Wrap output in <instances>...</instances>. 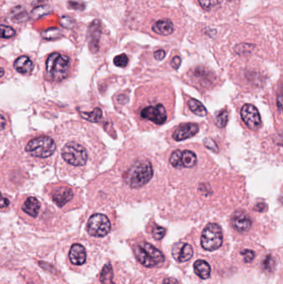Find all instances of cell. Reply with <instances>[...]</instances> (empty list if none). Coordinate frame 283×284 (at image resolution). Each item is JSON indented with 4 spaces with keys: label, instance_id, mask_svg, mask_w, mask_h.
Segmentation results:
<instances>
[{
    "label": "cell",
    "instance_id": "f1b7e54d",
    "mask_svg": "<svg viewBox=\"0 0 283 284\" xmlns=\"http://www.w3.org/2000/svg\"><path fill=\"white\" fill-rule=\"evenodd\" d=\"M241 254L243 256V260L245 262H251L255 258V253L250 249H245L241 252Z\"/></svg>",
    "mask_w": 283,
    "mask_h": 284
},
{
    "label": "cell",
    "instance_id": "d6986e66",
    "mask_svg": "<svg viewBox=\"0 0 283 284\" xmlns=\"http://www.w3.org/2000/svg\"><path fill=\"white\" fill-rule=\"evenodd\" d=\"M41 205L34 197H29L23 205V211L31 217H37L40 211Z\"/></svg>",
    "mask_w": 283,
    "mask_h": 284
},
{
    "label": "cell",
    "instance_id": "5bb4252c",
    "mask_svg": "<svg viewBox=\"0 0 283 284\" xmlns=\"http://www.w3.org/2000/svg\"><path fill=\"white\" fill-rule=\"evenodd\" d=\"M199 131V126L195 123H186L178 127L174 131L173 138L177 142L192 137Z\"/></svg>",
    "mask_w": 283,
    "mask_h": 284
},
{
    "label": "cell",
    "instance_id": "2e32d148",
    "mask_svg": "<svg viewBox=\"0 0 283 284\" xmlns=\"http://www.w3.org/2000/svg\"><path fill=\"white\" fill-rule=\"evenodd\" d=\"M69 259L74 265H82L87 260L86 249L82 244L75 243L71 246L69 252Z\"/></svg>",
    "mask_w": 283,
    "mask_h": 284
},
{
    "label": "cell",
    "instance_id": "e575fe53",
    "mask_svg": "<svg viewBox=\"0 0 283 284\" xmlns=\"http://www.w3.org/2000/svg\"><path fill=\"white\" fill-rule=\"evenodd\" d=\"M162 284H179V282L173 278H168V279H164Z\"/></svg>",
    "mask_w": 283,
    "mask_h": 284
},
{
    "label": "cell",
    "instance_id": "ba28073f",
    "mask_svg": "<svg viewBox=\"0 0 283 284\" xmlns=\"http://www.w3.org/2000/svg\"><path fill=\"white\" fill-rule=\"evenodd\" d=\"M170 164L177 169L192 168L197 164V156L191 150H174L169 158Z\"/></svg>",
    "mask_w": 283,
    "mask_h": 284
},
{
    "label": "cell",
    "instance_id": "9c48e42d",
    "mask_svg": "<svg viewBox=\"0 0 283 284\" xmlns=\"http://www.w3.org/2000/svg\"><path fill=\"white\" fill-rule=\"evenodd\" d=\"M141 116L144 120H150L157 125H161L167 120L166 110L162 104L150 105L142 110Z\"/></svg>",
    "mask_w": 283,
    "mask_h": 284
},
{
    "label": "cell",
    "instance_id": "603a6c76",
    "mask_svg": "<svg viewBox=\"0 0 283 284\" xmlns=\"http://www.w3.org/2000/svg\"><path fill=\"white\" fill-rule=\"evenodd\" d=\"M82 118L91 122H98L102 118V112L100 108H95L92 112H80Z\"/></svg>",
    "mask_w": 283,
    "mask_h": 284
},
{
    "label": "cell",
    "instance_id": "8992f818",
    "mask_svg": "<svg viewBox=\"0 0 283 284\" xmlns=\"http://www.w3.org/2000/svg\"><path fill=\"white\" fill-rule=\"evenodd\" d=\"M64 161L73 166H82L87 161V152L82 145L76 142H68L62 150Z\"/></svg>",
    "mask_w": 283,
    "mask_h": 284
},
{
    "label": "cell",
    "instance_id": "ac0fdd59",
    "mask_svg": "<svg viewBox=\"0 0 283 284\" xmlns=\"http://www.w3.org/2000/svg\"><path fill=\"white\" fill-rule=\"evenodd\" d=\"M14 69L19 73L27 74L30 73L33 71V63L30 58L27 56H21L19 58H17L14 62Z\"/></svg>",
    "mask_w": 283,
    "mask_h": 284
},
{
    "label": "cell",
    "instance_id": "f546056e",
    "mask_svg": "<svg viewBox=\"0 0 283 284\" xmlns=\"http://www.w3.org/2000/svg\"><path fill=\"white\" fill-rule=\"evenodd\" d=\"M204 145L209 148L210 150H212L214 152H218V145H217L213 140L211 139V138H206V139L204 140Z\"/></svg>",
    "mask_w": 283,
    "mask_h": 284
},
{
    "label": "cell",
    "instance_id": "484cf974",
    "mask_svg": "<svg viewBox=\"0 0 283 284\" xmlns=\"http://www.w3.org/2000/svg\"><path fill=\"white\" fill-rule=\"evenodd\" d=\"M198 1L202 8L206 11H210L219 3V0H198Z\"/></svg>",
    "mask_w": 283,
    "mask_h": 284
},
{
    "label": "cell",
    "instance_id": "3957f363",
    "mask_svg": "<svg viewBox=\"0 0 283 284\" xmlns=\"http://www.w3.org/2000/svg\"><path fill=\"white\" fill-rule=\"evenodd\" d=\"M70 60L65 55L53 52L46 62L47 76L52 82H62L68 77Z\"/></svg>",
    "mask_w": 283,
    "mask_h": 284
},
{
    "label": "cell",
    "instance_id": "7a4b0ae2",
    "mask_svg": "<svg viewBox=\"0 0 283 284\" xmlns=\"http://www.w3.org/2000/svg\"><path fill=\"white\" fill-rule=\"evenodd\" d=\"M134 254L137 261L146 268L160 267L165 262L164 254L155 246L147 242H142L136 244Z\"/></svg>",
    "mask_w": 283,
    "mask_h": 284
},
{
    "label": "cell",
    "instance_id": "4fadbf2b",
    "mask_svg": "<svg viewBox=\"0 0 283 284\" xmlns=\"http://www.w3.org/2000/svg\"><path fill=\"white\" fill-rule=\"evenodd\" d=\"M232 225L238 232H246L250 229L252 220L245 212L236 211L232 217Z\"/></svg>",
    "mask_w": 283,
    "mask_h": 284
},
{
    "label": "cell",
    "instance_id": "ffe728a7",
    "mask_svg": "<svg viewBox=\"0 0 283 284\" xmlns=\"http://www.w3.org/2000/svg\"><path fill=\"white\" fill-rule=\"evenodd\" d=\"M193 269L197 275L202 279H208L211 274V268L209 262L204 260H197L193 263Z\"/></svg>",
    "mask_w": 283,
    "mask_h": 284
},
{
    "label": "cell",
    "instance_id": "9a60e30c",
    "mask_svg": "<svg viewBox=\"0 0 283 284\" xmlns=\"http://www.w3.org/2000/svg\"><path fill=\"white\" fill-rule=\"evenodd\" d=\"M52 200L58 207H63L73 198V192L68 187H59L52 192Z\"/></svg>",
    "mask_w": 283,
    "mask_h": 284
},
{
    "label": "cell",
    "instance_id": "30bf717a",
    "mask_svg": "<svg viewBox=\"0 0 283 284\" xmlns=\"http://www.w3.org/2000/svg\"><path fill=\"white\" fill-rule=\"evenodd\" d=\"M241 117L248 128L256 131L261 126V119L259 110L252 104H245L241 109Z\"/></svg>",
    "mask_w": 283,
    "mask_h": 284
},
{
    "label": "cell",
    "instance_id": "e0dca14e",
    "mask_svg": "<svg viewBox=\"0 0 283 284\" xmlns=\"http://www.w3.org/2000/svg\"><path fill=\"white\" fill-rule=\"evenodd\" d=\"M152 30L159 35H170L174 30V26L171 20L163 19L159 20L153 25Z\"/></svg>",
    "mask_w": 283,
    "mask_h": 284
},
{
    "label": "cell",
    "instance_id": "d4e9b609",
    "mask_svg": "<svg viewBox=\"0 0 283 284\" xmlns=\"http://www.w3.org/2000/svg\"><path fill=\"white\" fill-rule=\"evenodd\" d=\"M16 34L14 28L6 25H0V38L1 39H10Z\"/></svg>",
    "mask_w": 283,
    "mask_h": 284
},
{
    "label": "cell",
    "instance_id": "7c38bea8",
    "mask_svg": "<svg viewBox=\"0 0 283 284\" xmlns=\"http://www.w3.org/2000/svg\"><path fill=\"white\" fill-rule=\"evenodd\" d=\"M101 25L100 21L97 20H94L88 28V43L89 46L93 52L98 51L99 42L101 39Z\"/></svg>",
    "mask_w": 283,
    "mask_h": 284
},
{
    "label": "cell",
    "instance_id": "8fae6325",
    "mask_svg": "<svg viewBox=\"0 0 283 284\" xmlns=\"http://www.w3.org/2000/svg\"><path fill=\"white\" fill-rule=\"evenodd\" d=\"M193 255V248L188 243L178 242L172 248V256L178 262H187Z\"/></svg>",
    "mask_w": 283,
    "mask_h": 284
},
{
    "label": "cell",
    "instance_id": "83f0119b",
    "mask_svg": "<svg viewBox=\"0 0 283 284\" xmlns=\"http://www.w3.org/2000/svg\"><path fill=\"white\" fill-rule=\"evenodd\" d=\"M152 235L154 238L156 239V240H161V238H163L164 236L165 235V230L162 227H155L152 230Z\"/></svg>",
    "mask_w": 283,
    "mask_h": 284
},
{
    "label": "cell",
    "instance_id": "5b68a950",
    "mask_svg": "<svg viewBox=\"0 0 283 284\" xmlns=\"http://www.w3.org/2000/svg\"><path fill=\"white\" fill-rule=\"evenodd\" d=\"M25 150L32 156L40 158H47L54 153L56 145L49 137H40L27 143Z\"/></svg>",
    "mask_w": 283,
    "mask_h": 284
},
{
    "label": "cell",
    "instance_id": "277c9868",
    "mask_svg": "<svg viewBox=\"0 0 283 284\" xmlns=\"http://www.w3.org/2000/svg\"><path fill=\"white\" fill-rule=\"evenodd\" d=\"M223 231L217 224H209L201 235V246L207 251H215L223 244Z\"/></svg>",
    "mask_w": 283,
    "mask_h": 284
},
{
    "label": "cell",
    "instance_id": "8d00e7d4",
    "mask_svg": "<svg viewBox=\"0 0 283 284\" xmlns=\"http://www.w3.org/2000/svg\"><path fill=\"white\" fill-rule=\"evenodd\" d=\"M4 74V70L2 68H0V77H2Z\"/></svg>",
    "mask_w": 283,
    "mask_h": 284
},
{
    "label": "cell",
    "instance_id": "44dd1931",
    "mask_svg": "<svg viewBox=\"0 0 283 284\" xmlns=\"http://www.w3.org/2000/svg\"><path fill=\"white\" fill-rule=\"evenodd\" d=\"M113 278H114V273H113L112 264L107 263L104 266L101 270L100 281L101 284H116L113 281Z\"/></svg>",
    "mask_w": 283,
    "mask_h": 284
},
{
    "label": "cell",
    "instance_id": "6da1fadb",
    "mask_svg": "<svg viewBox=\"0 0 283 284\" xmlns=\"http://www.w3.org/2000/svg\"><path fill=\"white\" fill-rule=\"evenodd\" d=\"M153 169L147 160L136 162L123 173V180L131 188H140L150 181L152 178Z\"/></svg>",
    "mask_w": 283,
    "mask_h": 284
},
{
    "label": "cell",
    "instance_id": "cb8c5ba5",
    "mask_svg": "<svg viewBox=\"0 0 283 284\" xmlns=\"http://www.w3.org/2000/svg\"><path fill=\"white\" fill-rule=\"evenodd\" d=\"M228 120H229V112L226 110L221 111L216 116V125L219 128H223L226 126Z\"/></svg>",
    "mask_w": 283,
    "mask_h": 284
},
{
    "label": "cell",
    "instance_id": "836d02e7",
    "mask_svg": "<svg viewBox=\"0 0 283 284\" xmlns=\"http://www.w3.org/2000/svg\"><path fill=\"white\" fill-rule=\"evenodd\" d=\"M180 64H181V58L180 57H174L171 62V66L174 69H178L180 68Z\"/></svg>",
    "mask_w": 283,
    "mask_h": 284
},
{
    "label": "cell",
    "instance_id": "4316f807",
    "mask_svg": "<svg viewBox=\"0 0 283 284\" xmlns=\"http://www.w3.org/2000/svg\"><path fill=\"white\" fill-rule=\"evenodd\" d=\"M128 57L124 54V53L118 55L114 58L115 65L117 66V67H120V68H125V66L128 64Z\"/></svg>",
    "mask_w": 283,
    "mask_h": 284
},
{
    "label": "cell",
    "instance_id": "d590c367",
    "mask_svg": "<svg viewBox=\"0 0 283 284\" xmlns=\"http://www.w3.org/2000/svg\"><path fill=\"white\" fill-rule=\"evenodd\" d=\"M6 126V119L3 115L0 114V131L5 128Z\"/></svg>",
    "mask_w": 283,
    "mask_h": 284
},
{
    "label": "cell",
    "instance_id": "d6a6232c",
    "mask_svg": "<svg viewBox=\"0 0 283 284\" xmlns=\"http://www.w3.org/2000/svg\"><path fill=\"white\" fill-rule=\"evenodd\" d=\"M8 205H9V200L4 198L3 194L0 193V208L4 209V208L8 207Z\"/></svg>",
    "mask_w": 283,
    "mask_h": 284
},
{
    "label": "cell",
    "instance_id": "1f68e13d",
    "mask_svg": "<svg viewBox=\"0 0 283 284\" xmlns=\"http://www.w3.org/2000/svg\"><path fill=\"white\" fill-rule=\"evenodd\" d=\"M154 56H155V58L156 60L161 61L165 57V50L159 49L157 51H155Z\"/></svg>",
    "mask_w": 283,
    "mask_h": 284
},
{
    "label": "cell",
    "instance_id": "52a82bcc",
    "mask_svg": "<svg viewBox=\"0 0 283 284\" xmlns=\"http://www.w3.org/2000/svg\"><path fill=\"white\" fill-rule=\"evenodd\" d=\"M112 229L111 222L105 214L95 213L91 216L87 223V232L93 237L102 238L109 234Z\"/></svg>",
    "mask_w": 283,
    "mask_h": 284
},
{
    "label": "cell",
    "instance_id": "7402d4cb",
    "mask_svg": "<svg viewBox=\"0 0 283 284\" xmlns=\"http://www.w3.org/2000/svg\"><path fill=\"white\" fill-rule=\"evenodd\" d=\"M188 106L189 109L195 114L199 117H204L207 114V110L204 105L200 101H197L195 99H190L188 101Z\"/></svg>",
    "mask_w": 283,
    "mask_h": 284
},
{
    "label": "cell",
    "instance_id": "4dcf8cb0",
    "mask_svg": "<svg viewBox=\"0 0 283 284\" xmlns=\"http://www.w3.org/2000/svg\"><path fill=\"white\" fill-rule=\"evenodd\" d=\"M252 48H253V45L249 44H240L235 47V51L237 53H245V52H250Z\"/></svg>",
    "mask_w": 283,
    "mask_h": 284
}]
</instances>
